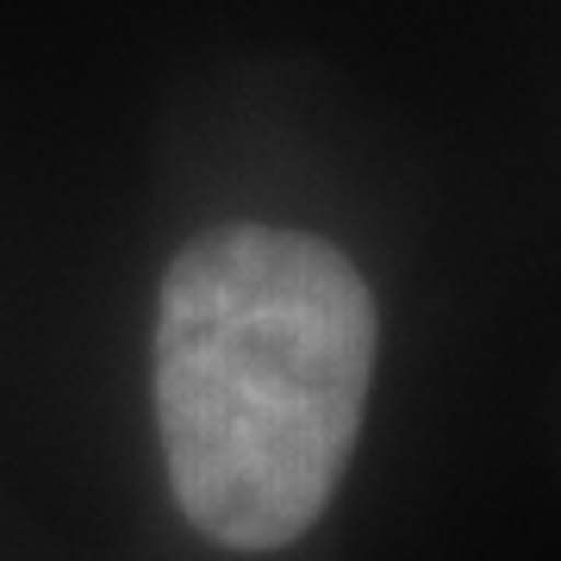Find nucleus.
<instances>
[{
  "label": "nucleus",
  "mask_w": 561,
  "mask_h": 561,
  "mask_svg": "<svg viewBox=\"0 0 561 561\" xmlns=\"http://www.w3.org/2000/svg\"><path fill=\"white\" fill-rule=\"evenodd\" d=\"M368 375L375 300L331 243L194 238L157 306V424L187 524L250 556L300 542L350 468Z\"/></svg>",
  "instance_id": "obj_1"
}]
</instances>
